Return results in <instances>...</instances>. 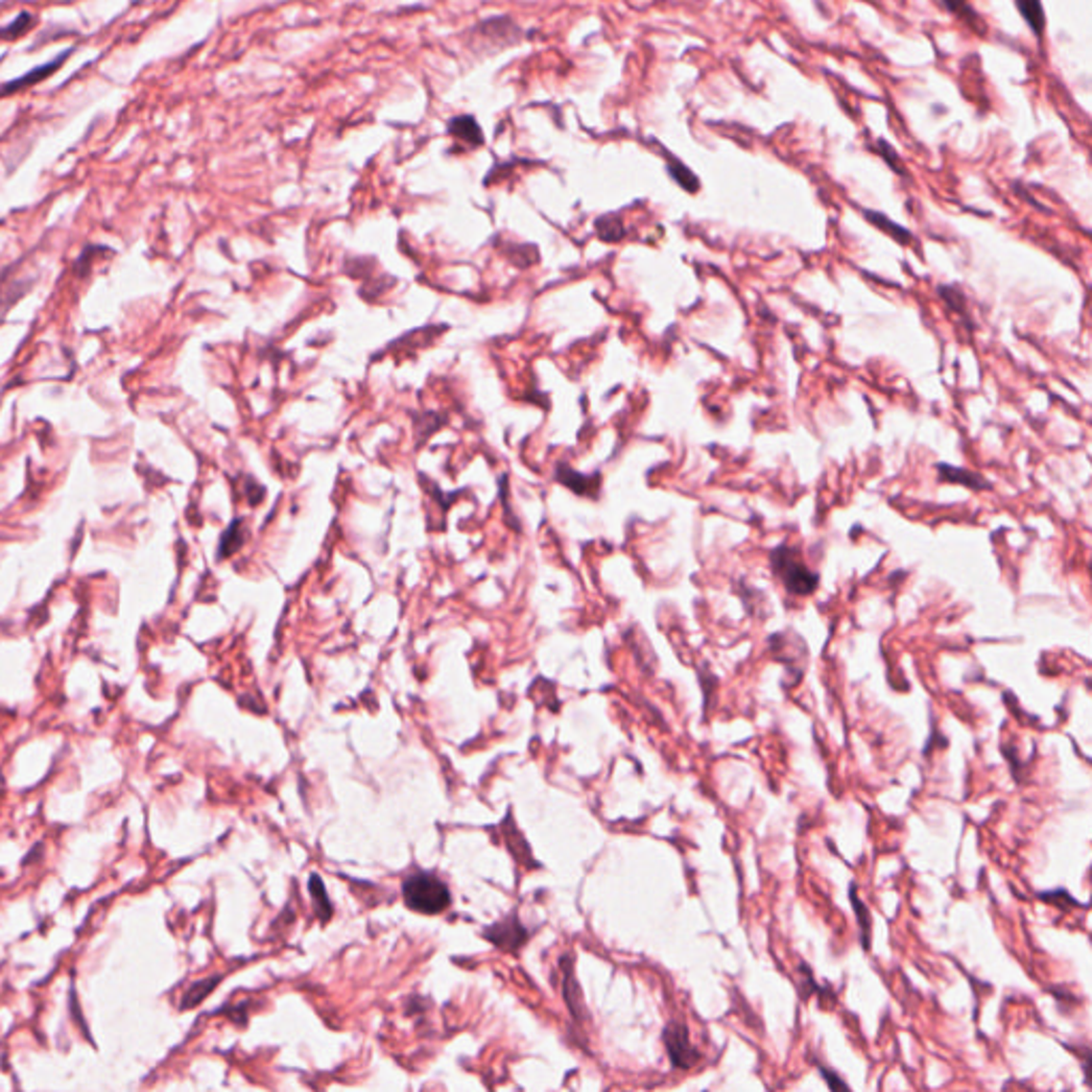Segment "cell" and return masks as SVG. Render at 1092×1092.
<instances>
[{
    "instance_id": "23",
    "label": "cell",
    "mask_w": 1092,
    "mask_h": 1092,
    "mask_svg": "<svg viewBox=\"0 0 1092 1092\" xmlns=\"http://www.w3.org/2000/svg\"><path fill=\"white\" fill-rule=\"evenodd\" d=\"M41 849H43V845H41V843H39V845H36V847H33L31 851H28V856L24 858V866H26V865H31V860H39V858H41V856H39V854H41Z\"/></svg>"
},
{
    "instance_id": "12",
    "label": "cell",
    "mask_w": 1092,
    "mask_h": 1092,
    "mask_svg": "<svg viewBox=\"0 0 1092 1092\" xmlns=\"http://www.w3.org/2000/svg\"><path fill=\"white\" fill-rule=\"evenodd\" d=\"M561 966H563V996H566L570 1013L577 1020H582L585 1018V1009H582V994L579 988V982H577V977H574L572 969H566V964L563 962H561Z\"/></svg>"
},
{
    "instance_id": "14",
    "label": "cell",
    "mask_w": 1092,
    "mask_h": 1092,
    "mask_svg": "<svg viewBox=\"0 0 1092 1092\" xmlns=\"http://www.w3.org/2000/svg\"><path fill=\"white\" fill-rule=\"evenodd\" d=\"M310 894L314 900V909H316V915H319L320 922H329L331 915H333V905L327 896V890H324V884L320 875H310Z\"/></svg>"
},
{
    "instance_id": "9",
    "label": "cell",
    "mask_w": 1092,
    "mask_h": 1092,
    "mask_svg": "<svg viewBox=\"0 0 1092 1092\" xmlns=\"http://www.w3.org/2000/svg\"><path fill=\"white\" fill-rule=\"evenodd\" d=\"M865 218L868 220V223H870V225L877 226V228H879V231H884L886 235L892 237V239H894V242H898V244L907 246V244H912V242H914V235H912V231H909V228H907V226H900V225H896V223H894V220H890V218H888V216H884V214H879V212H870V209H866V212H865Z\"/></svg>"
},
{
    "instance_id": "2",
    "label": "cell",
    "mask_w": 1092,
    "mask_h": 1092,
    "mask_svg": "<svg viewBox=\"0 0 1092 1092\" xmlns=\"http://www.w3.org/2000/svg\"><path fill=\"white\" fill-rule=\"evenodd\" d=\"M771 566L783 587L792 596H811L819 585V577L804 563L802 555L794 546L781 544L771 553Z\"/></svg>"
},
{
    "instance_id": "18",
    "label": "cell",
    "mask_w": 1092,
    "mask_h": 1092,
    "mask_svg": "<svg viewBox=\"0 0 1092 1092\" xmlns=\"http://www.w3.org/2000/svg\"><path fill=\"white\" fill-rule=\"evenodd\" d=\"M35 22H36V17L33 13L24 12V13L17 15L13 22H9L5 28H0V39H7V41L20 39V36H24L28 31H31Z\"/></svg>"
},
{
    "instance_id": "21",
    "label": "cell",
    "mask_w": 1092,
    "mask_h": 1092,
    "mask_svg": "<svg viewBox=\"0 0 1092 1092\" xmlns=\"http://www.w3.org/2000/svg\"><path fill=\"white\" fill-rule=\"evenodd\" d=\"M875 150L879 152V156L884 158V160L888 162V165L896 171L898 176H905V169H903V165H900V160H898V156H896V150H894L892 146H890V143H886L884 139H877V141H875Z\"/></svg>"
},
{
    "instance_id": "7",
    "label": "cell",
    "mask_w": 1092,
    "mask_h": 1092,
    "mask_svg": "<svg viewBox=\"0 0 1092 1092\" xmlns=\"http://www.w3.org/2000/svg\"><path fill=\"white\" fill-rule=\"evenodd\" d=\"M1013 3L1015 9H1018V13L1022 15V20L1027 22L1031 33L1037 36V41L1041 43L1043 33H1046V12H1043L1041 0H1013Z\"/></svg>"
},
{
    "instance_id": "13",
    "label": "cell",
    "mask_w": 1092,
    "mask_h": 1092,
    "mask_svg": "<svg viewBox=\"0 0 1092 1092\" xmlns=\"http://www.w3.org/2000/svg\"><path fill=\"white\" fill-rule=\"evenodd\" d=\"M938 3L943 5L945 12H950L952 15L961 17V20L969 24L973 31H977L980 35L985 33V24L982 22V17L975 13V9L966 3V0H938Z\"/></svg>"
},
{
    "instance_id": "17",
    "label": "cell",
    "mask_w": 1092,
    "mask_h": 1092,
    "mask_svg": "<svg viewBox=\"0 0 1092 1092\" xmlns=\"http://www.w3.org/2000/svg\"><path fill=\"white\" fill-rule=\"evenodd\" d=\"M242 544H244V521L237 519L223 535V542H220V549H218L220 559H225V558H228V555H233Z\"/></svg>"
},
{
    "instance_id": "4",
    "label": "cell",
    "mask_w": 1092,
    "mask_h": 1092,
    "mask_svg": "<svg viewBox=\"0 0 1092 1092\" xmlns=\"http://www.w3.org/2000/svg\"><path fill=\"white\" fill-rule=\"evenodd\" d=\"M485 937L495 947H500V950H504V952H516L521 945H525L527 937H530V931H527V928L523 926L519 917L510 914L508 917H504L502 922L485 928Z\"/></svg>"
},
{
    "instance_id": "1",
    "label": "cell",
    "mask_w": 1092,
    "mask_h": 1092,
    "mask_svg": "<svg viewBox=\"0 0 1092 1092\" xmlns=\"http://www.w3.org/2000/svg\"><path fill=\"white\" fill-rule=\"evenodd\" d=\"M401 894H404V903L412 912L423 915L442 914L450 905V892L446 884L434 873H427V870H418V873L410 875L404 881V886H401Z\"/></svg>"
},
{
    "instance_id": "15",
    "label": "cell",
    "mask_w": 1092,
    "mask_h": 1092,
    "mask_svg": "<svg viewBox=\"0 0 1092 1092\" xmlns=\"http://www.w3.org/2000/svg\"><path fill=\"white\" fill-rule=\"evenodd\" d=\"M558 478H559V481H561L563 485H566L568 488H572L574 493H581V495H589V493L593 491V488H596V485H593V481H596V478L582 476V474L574 472V469H568V467H561L559 472H558Z\"/></svg>"
},
{
    "instance_id": "11",
    "label": "cell",
    "mask_w": 1092,
    "mask_h": 1092,
    "mask_svg": "<svg viewBox=\"0 0 1092 1092\" xmlns=\"http://www.w3.org/2000/svg\"><path fill=\"white\" fill-rule=\"evenodd\" d=\"M662 152H664V158L668 160L670 178H673L678 186L685 188L687 193H698V188H700V179H698L692 171H689V167L683 165L681 160H677L673 154H670L668 150H662Z\"/></svg>"
},
{
    "instance_id": "20",
    "label": "cell",
    "mask_w": 1092,
    "mask_h": 1092,
    "mask_svg": "<svg viewBox=\"0 0 1092 1092\" xmlns=\"http://www.w3.org/2000/svg\"><path fill=\"white\" fill-rule=\"evenodd\" d=\"M596 228H598V235L605 239V242H619V239L626 235L624 225H621V220L615 216L600 218L596 223Z\"/></svg>"
},
{
    "instance_id": "19",
    "label": "cell",
    "mask_w": 1092,
    "mask_h": 1092,
    "mask_svg": "<svg viewBox=\"0 0 1092 1092\" xmlns=\"http://www.w3.org/2000/svg\"><path fill=\"white\" fill-rule=\"evenodd\" d=\"M849 898H851V907H854V912L858 915V926H860V933H862V945L868 947V937H870V914L868 909L862 903L860 896H858V890L856 886L851 884L849 886Z\"/></svg>"
},
{
    "instance_id": "5",
    "label": "cell",
    "mask_w": 1092,
    "mask_h": 1092,
    "mask_svg": "<svg viewBox=\"0 0 1092 1092\" xmlns=\"http://www.w3.org/2000/svg\"><path fill=\"white\" fill-rule=\"evenodd\" d=\"M937 476L941 478L943 483L961 485L966 488H973V491H988V488H992V485L985 481L982 474L973 472V469L956 467L950 463H937Z\"/></svg>"
},
{
    "instance_id": "3",
    "label": "cell",
    "mask_w": 1092,
    "mask_h": 1092,
    "mask_svg": "<svg viewBox=\"0 0 1092 1092\" xmlns=\"http://www.w3.org/2000/svg\"><path fill=\"white\" fill-rule=\"evenodd\" d=\"M664 1046L670 1062H673V1067L677 1069H692L698 1058H700V1052H698V1048L692 1043L687 1024L683 1022L668 1024L664 1029Z\"/></svg>"
},
{
    "instance_id": "22",
    "label": "cell",
    "mask_w": 1092,
    "mask_h": 1092,
    "mask_svg": "<svg viewBox=\"0 0 1092 1092\" xmlns=\"http://www.w3.org/2000/svg\"><path fill=\"white\" fill-rule=\"evenodd\" d=\"M819 1069H821V1073H823V1078H826V1080H828L830 1088H837V1086H839V1088H847L845 1081L839 1080V1078H835V1073H830L828 1069H823V1067H819Z\"/></svg>"
},
{
    "instance_id": "16",
    "label": "cell",
    "mask_w": 1092,
    "mask_h": 1092,
    "mask_svg": "<svg viewBox=\"0 0 1092 1092\" xmlns=\"http://www.w3.org/2000/svg\"><path fill=\"white\" fill-rule=\"evenodd\" d=\"M938 297L945 301L947 308L952 312H956L958 316H962V319H969V308H966V297L962 295V291L958 289V286H938L937 289Z\"/></svg>"
},
{
    "instance_id": "8",
    "label": "cell",
    "mask_w": 1092,
    "mask_h": 1092,
    "mask_svg": "<svg viewBox=\"0 0 1092 1092\" xmlns=\"http://www.w3.org/2000/svg\"><path fill=\"white\" fill-rule=\"evenodd\" d=\"M223 982V975H212V977H205V980H199L193 985H188V990L181 996V1003H179V1009H193L197 1005L203 1003L216 985Z\"/></svg>"
},
{
    "instance_id": "6",
    "label": "cell",
    "mask_w": 1092,
    "mask_h": 1092,
    "mask_svg": "<svg viewBox=\"0 0 1092 1092\" xmlns=\"http://www.w3.org/2000/svg\"><path fill=\"white\" fill-rule=\"evenodd\" d=\"M69 54H71V52H62V54L59 56V59H54L52 62H45V64H41V66H36V69H33L31 73L22 75V78H17V80H13V82H7V83L3 85V88H0V94H12V92H17V90H24V88H28V85H35V83L43 82L45 78H50V75H52L56 69H59V66H60L66 59H69Z\"/></svg>"
},
{
    "instance_id": "10",
    "label": "cell",
    "mask_w": 1092,
    "mask_h": 1092,
    "mask_svg": "<svg viewBox=\"0 0 1092 1092\" xmlns=\"http://www.w3.org/2000/svg\"><path fill=\"white\" fill-rule=\"evenodd\" d=\"M448 131L450 135H455L457 139H463L467 143H472V146H481L483 143V131L478 127V122L472 116H457L450 120L448 124Z\"/></svg>"
}]
</instances>
